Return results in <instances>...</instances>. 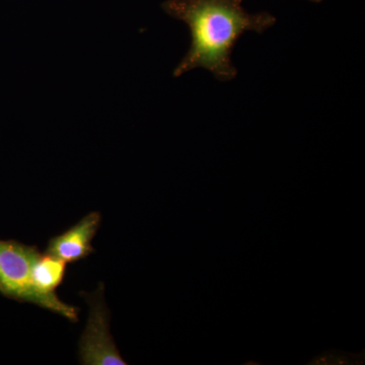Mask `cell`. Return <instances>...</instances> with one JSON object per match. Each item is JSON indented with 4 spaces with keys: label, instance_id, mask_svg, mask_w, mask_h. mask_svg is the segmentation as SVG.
Returning a JSON list of instances; mask_svg holds the SVG:
<instances>
[{
    "label": "cell",
    "instance_id": "6da1fadb",
    "mask_svg": "<svg viewBox=\"0 0 365 365\" xmlns=\"http://www.w3.org/2000/svg\"><path fill=\"white\" fill-rule=\"evenodd\" d=\"M162 9L191 32V47L175 69V78L204 68L220 81H232L237 76L232 62L237 40L250 31L263 34L276 23L267 11L249 14L241 0H167Z\"/></svg>",
    "mask_w": 365,
    "mask_h": 365
},
{
    "label": "cell",
    "instance_id": "7a4b0ae2",
    "mask_svg": "<svg viewBox=\"0 0 365 365\" xmlns=\"http://www.w3.org/2000/svg\"><path fill=\"white\" fill-rule=\"evenodd\" d=\"M90 307L85 332L79 341L78 355L81 364L85 365H126L120 355L111 333L110 313L104 299V285L93 294H81Z\"/></svg>",
    "mask_w": 365,
    "mask_h": 365
},
{
    "label": "cell",
    "instance_id": "3957f363",
    "mask_svg": "<svg viewBox=\"0 0 365 365\" xmlns=\"http://www.w3.org/2000/svg\"><path fill=\"white\" fill-rule=\"evenodd\" d=\"M37 250L14 240L0 241V294L51 311L49 302L36 292L31 279V262Z\"/></svg>",
    "mask_w": 365,
    "mask_h": 365
},
{
    "label": "cell",
    "instance_id": "277c9868",
    "mask_svg": "<svg viewBox=\"0 0 365 365\" xmlns=\"http://www.w3.org/2000/svg\"><path fill=\"white\" fill-rule=\"evenodd\" d=\"M66 267V262L46 252L41 254L37 250L31 262V279L36 292L49 302L53 313L58 314L71 322H78V307L62 302L55 292L63 282Z\"/></svg>",
    "mask_w": 365,
    "mask_h": 365
},
{
    "label": "cell",
    "instance_id": "5b68a950",
    "mask_svg": "<svg viewBox=\"0 0 365 365\" xmlns=\"http://www.w3.org/2000/svg\"><path fill=\"white\" fill-rule=\"evenodd\" d=\"M102 222L100 212H91L78 223L48 242L46 253L61 259L67 264L76 263L93 253V237Z\"/></svg>",
    "mask_w": 365,
    "mask_h": 365
},
{
    "label": "cell",
    "instance_id": "8992f818",
    "mask_svg": "<svg viewBox=\"0 0 365 365\" xmlns=\"http://www.w3.org/2000/svg\"><path fill=\"white\" fill-rule=\"evenodd\" d=\"M242 2V0H241ZM309 1L314 2V4H319V2L323 1V0H309Z\"/></svg>",
    "mask_w": 365,
    "mask_h": 365
}]
</instances>
